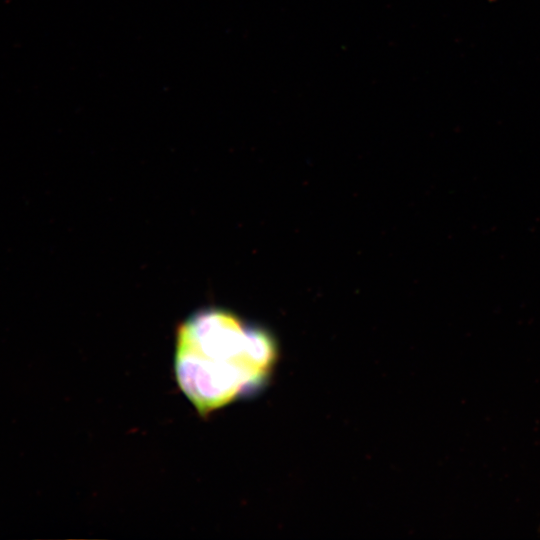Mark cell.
Wrapping results in <instances>:
<instances>
[{
	"label": "cell",
	"mask_w": 540,
	"mask_h": 540,
	"mask_svg": "<svg viewBox=\"0 0 540 540\" xmlns=\"http://www.w3.org/2000/svg\"><path fill=\"white\" fill-rule=\"evenodd\" d=\"M276 344L261 327L220 307L201 308L176 330V382L202 416L266 382L275 364Z\"/></svg>",
	"instance_id": "6da1fadb"
}]
</instances>
